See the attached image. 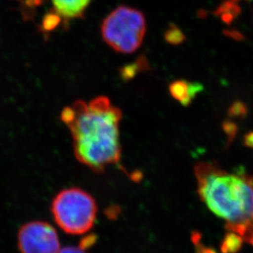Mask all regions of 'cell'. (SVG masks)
Listing matches in <instances>:
<instances>
[{
	"label": "cell",
	"instance_id": "6da1fadb",
	"mask_svg": "<svg viewBox=\"0 0 253 253\" xmlns=\"http://www.w3.org/2000/svg\"><path fill=\"white\" fill-rule=\"evenodd\" d=\"M122 112L105 96L89 103L77 100L63 109L62 122L70 129L76 158L95 173H103L121 157Z\"/></svg>",
	"mask_w": 253,
	"mask_h": 253
},
{
	"label": "cell",
	"instance_id": "7a4b0ae2",
	"mask_svg": "<svg viewBox=\"0 0 253 253\" xmlns=\"http://www.w3.org/2000/svg\"><path fill=\"white\" fill-rule=\"evenodd\" d=\"M194 173L200 199L225 222L227 231L246 241L253 234V176L211 162L196 164Z\"/></svg>",
	"mask_w": 253,
	"mask_h": 253
},
{
	"label": "cell",
	"instance_id": "3957f363",
	"mask_svg": "<svg viewBox=\"0 0 253 253\" xmlns=\"http://www.w3.org/2000/svg\"><path fill=\"white\" fill-rule=\"evenodd\" d=\"M51 213L59 228L71 235L90 231L97 215V205L91 195L78 188H67L55 196Z\"/></svg>",
	"mask_w": 253,
	"mask_h": 253
},
{
	"label": "cell",
	"instance_id": "277c9868",
	"mask_svg": "<svg viewBox=\"0 0 253 253\" xmlns=\"http://www.w3.org/2000/svg\"><path fill=\"white\" fill-rule=\"evenodd\" d=\"M146 31L143 13L126 6L114 10L101 26L104 41L115 51L123 54L136 51L143 42Z\"/></svg>",
	"mask_w": 253,
	"mask_h": 253
},
{
	"label": "cell",
	"instance_id": "5b68a950",
	"mask_svg": "<svg viewBox=\"0 0 253 253\" xmlns=\"http://www.w3.org/2000/svg\"><path fill=\"white\" fill-rule=\"evenodd\" d=\"M17 246L21 253H58L60 242L51 224L37 220L27 223L20 228Z\"/></svg>",
	"mask_w": 253,
	"mask_h": 253
},
{
	"label": "cell",
	"instance_id": "8992f818",
	"mask_svg": "<svg viewBox=\"0 0 253 253\" xmlns=\"http://www.w3.org/2000/svg\"><path fill=\"white\" fill-rule=\"evenodd\" d=\"M202 89L203 86L200 83L186 80L174 81L169 85L171 95L183 106L189 105Z\"/></svg>",
	"mask_w": 253,
	"mask_h": 253
},
{
	"label": "cell",
	"instance_id": "52a82bcc",
	"mask_svg": "<svg viewBox=\"0 0 253 253\" xmlns=\"http://www.w3.org/2000/svg\"><path fill=\"white\" fill-rule=\"evenodd\" d=\"M54 9L64 19L83 17L91 0H51Z\"/></svg>",
	"mask_w": 253,
	"mask_h": 253
},
{
	"label": "cell",
	"instance_id": "ba28073f",
	"mask_svg": "<svg viewBox=\"0 0 253 253\" xmlns=\"http://www.w3.org/2000/svg\"><path fill=\"white\" fill-rule=\"evenodd\" d=\"M18 5V9L24 21L33 20L37 11L46 0H15Z\"/></svg>",
	"mask_w": 253,
	"mask_h": 253
},
{
	"label": "cell",
	"instance_id": "9c48e42d",
	"mask_svg": "<svg viewBox=\"0 0 253 253\" xmlns=\"http://www.w3.org/2000/svg\"><path fill=\"white\" fill-rule=\"evenodd\" d=\"M62 16L55 9L49 10L42 17V22L40 25V31L43 34H49L54 32V30L59 27L61 24Z\"/></svg>",
	"mask_w": 253,
	"mask_h": 253
},
{
	"label": "cell",
	"instance_id": "30bf717a",
	"mask_svg": "<svg viewBox=\"0 0 253 253\" xmlns=\"http://www.w3.org/2000/svg\"><path fill=\"white\" fill-rule=\"evenodd\" d=\"M244 239L238 234L229 232L224 238L222 244V251L224 253H232L239 251Z\"/></svg>",
	"mask_w": 253,
	"mask_h": 253
},
{
	"label": "cell",
	"instance_id": "8fae6325",
	"mask_svg": "<svg viewBox=\"0 0 253 253\" xmlns=\"http://www.w3.org/2000/svg\"><path fill=\"white\" fill-rule=\"evenodd\" d=\"M165 37H166V42L172 44H181L182 42L185 41V36L182 31L173 24L169 25L168 29L166 30Z\"/></svg>",
	"mask_w": 253,
	"mask_h": 253
},
{
	"label": "cell",
	"instance_id": "7c38bea8",
	"mask_svg": "<svg viewBox=\"0 0 253 253\" xmlns=\"http://www.w3.org/2000/svg\"><path fill=\"white\" fill-rule=\"evenodd\" d=\"M241 7H239L236 2H232V1H224L214 11V14L215 16H220L223 13H232L235 16V17H238L239 15L241 14Z\"/></svg>",
	"mask_w": 253,
	"mask_h": 253
},
{
	"label": "cell",
	"instance_id": "4fadbf2b",
	"mask_svg": "<svg viewBox=\"0 0 253 253\" xmlns=\"http://www.w3.org/2000/svg\"><path fill=\"white\" fill-rule=\"evenodd\" d=\"M58 253H85V250L81 246H69L60 249Z\"/></svg>",
	"mask_w": 253,
	"mask_h": 253
},
{
	"label": "cell",
	"instance_id": "5bb4252c",
	"mask_svg": "<svg viewBox=\"0 0 253 253\" xmlns=\"http://www.w3.org/2000/svg\"><path fill=\"white\" fill-rule=\"evenodd\" d=\"M224 34L226 35L227 37H231L233 39L238 40V41L244 39V35L237 30H225Z\"/></svg>",
	"mask_w": 253,
	"mask_h": 253
},
{
	"label": "cell",
	"instance_id": "9a60e30c",
	"mask_svg": "<svg viewBox=\"0 0 253 253\" xmlns=\"http://www.w3.org/2000/svg\"><path fill=\"white\" fill-rule=\"evenodd\" d=\"M219 17H221L222 21L227 25L231 24L232 22H234V20L236 18L232 13H223Z\"/></svg>",
	"mask_w": 253,
	"mask_h": 253
},
{
	"label": "cell",
	"instance_id": "2e32d148",
	"mask_svg": "<svg viewBox=\"0 0 253 253\" xmlns=\"http://www.w3.org/2000/svg\"><path fill=\"white\" fill-rule=\"evenodd\" d=\"M245 144L249 147H253V132H250L245 136Z\"/></svg>",
	"mask_w": 253,
	"mask_h": 253
},
{
	"label": "cell",
	"instance_id": "e0dca14e",
	"mask_svg": "<svg viewBox=\"0 0 253 253\" xmlns=\"http://www.w3.org/2000/svg\"><path fill=\"white\" fill-rule=\"evenodd\" d=\"M229 1H232V2H239V1H240V0H229Z\"/></svg>",
	"mask_w": 253,
	"mask_h": 253
},
{
	"label": "cell",
	"instance_id": "ac0fdd59",
	"mask_svg": "<svg viewBox=\"0 0 253 253\" xmlns=\"http://www.w3.org/2000/svg\"><path fill=\"white\" fill-rule=\"evenodd\" d=\"M249 1H250V0H249Z\"/></svg>",
	"mask_w": 253,
	"mask_h": 253
}]
</instances>
